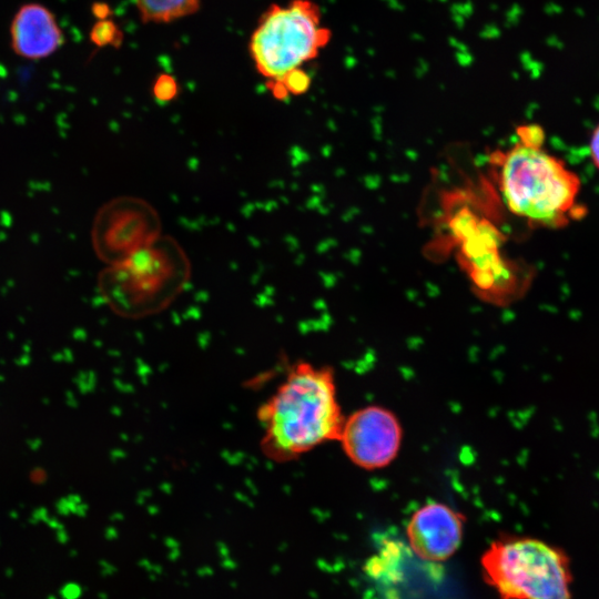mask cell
Instances as JSON below:
<instances>
[{
  "label": "cell",
  "instance_id": "obj_12",
  "mask_svg": "<svg viewBox=\"0 0 599 599\" xmlns=\"http://www.w3.org/2000/svg\"><path fill=\"white\" fill-rule=\"evenodd\" d=\"M116 38H121V35H118V29L111 20L99 21L91 31V40L100 47L114 44Z\"/></svg>",
  "mask_w": 599,
  "mask_h": 599
},
{
  "label": "cell",
  "instance_id": "obj_5",
  "mask_svg": "<svg viewBox=\"0 0 599 599\" xmlns=\"http://www.w3.org/2000/svg\"><path fill=\"white\" fill-rule=\"evenodd\" d=\"M321 10L311 0L272 4L260 17L248 50L257 70L267 81H277L314 59L329 41Z\"/></svg>",
  "mask_w": 599,
  "mask_h": 599
},
{
  "label": "cell",
  "instance_id": "obj_2",
  "mask_svg": "<svg viewBox=\"0 0 599 599\" xmlns=\"http://www.w3.org/2000/svg\"><path fill=\"white\" fill-rule=\"evenodd\" d=\"M544 140L520 139L506 152L497 151L499 191L507 209L531 225L559 229L582 214L577 209L578 174L542 148Z\"/></svg>",
  "mask_w": 599,
  "mask_h": 599
},
{
  "label": "cell",
  "instance_id": "obj_8",
  "mask_svg": "<svg viewBox=\"0 0 599 599\" xmlns=\"http://www.w3.org/2000/svg\"><path fill=\"white\" fill-rule=\"evenodd\" d=\"M464 528L465 516L461 512L444 502H427L417 508L407 521L408 547L424 561H446L459 549Z\"/></svg>",
  "mask_w": 599,
  "mask_h": 599
},
{
  "label": "cell",
  "instance_id": "obj_9",
  "mask_svg": "<svg viewBox=\"0 0 599 599\" xmlns=\"http://www.w3.org/2000/svg\"><path fill=\"white\" fill-rule=\"evenodd\" d=\"M10 48L28 61H41L59 51L65 35L55 13L40 2H26L12 16L9 26Z\"/></svg>",
  "mask_w": 599,
  "mask_h": 599
},
{
  "label": "cell",
  "instance_id": "obj_14",
  "mask_svg": "<svg viewBox=\"0 0 599 599\" xmlns=\"http://www.w3.org/2000/svg\"><path fill=\"white\" fill-rule=\"evenodd\" d=\"M589 152L595 166L599 170V123L593 129L589 140Z\"/></svg>",
  "mask_w": 599,
  "mask_h": 599
},
{
  "label": "cell",
  "instance_id": "obj_7",
  "mask_svg": "<svg viewBox=\"0 0 599 599\" xmlns=\"http://www.w3.org/2000/svg\"><path fill=\"white\" fill-rule=\"evenodd\" d=\"M403 429L389 409L370 405L345 417L339 438L343 451L356 466L374 470L389 465L398 455Z\"/></svg>",
  "mask_w": 599,
  "mask_h": 599
},
{
  "label": "cell",
  "instance_id": "obj_4",
  "mask_svg": "<svg viewBox=\"0 0 599 599\" xmlns=\"http://www.w3.org/2000/svg\"><path fill=\"white\" fill-rule=\"evenodd\" d=\"M480 566L501 599H572L569 556L539 538L501 536L481 555Z\"/></svg>",
  "mask_w": 599,
  "mask_h": 599
},
{
  "label": "cell",
  "instance_id": "obj_10",
  "mask_svg": "<svg viewBox=\"0 0 599 599\" xmlns=\"http://www.w3.org/2000/svg\"><path fill=\"white\" fill-rule=\"evenodd\" d=\"M200 0H136L140 18L144 23H170L194 14Z\"/></svg>",
  "mask_w": 599,
  "mask_h": 599
},
{
  "label": "cell",
  "instance_id": "obj_1",
  "mask_svg": "<svg viewBox=\"0 0 599 599\" xmlns=\"http://www.w3.org/2000/svg\"><path fill=\"white\" fill-rule=\"evenodd\" d=\"M260 446L266 458L286 463L322 444L338 440L345 417L334 372L308 362L293 364L258 407Z\"/></svg>",
  "mask_w": 599,
  "mask_h": 599
},
{
  "label": "cell",
  "instance_id": "obj_6",
  "mask_svg": "<svg viewBox=\"0 0 599 599\" xmlns=\"http://www.w3.org/2000/svg\"><path fill=\"white\" fill-rule=\"evenodd\" d=\"M162 236L156 209L139 196L122 195L103 204L91 229L92 247L105 265L120 263Z\"/></svg>",
  "mask_w": 599,
  "mask_h": 599
},
{
  "label": "cell",
  "instance_id": "obj_11",
  "mask_svg": "<svg viewBox=\"0 0 599 599\" xmlns=\"http://www.w3.org/2000/svg\"><path fill=\"white\" fill-rule=\"evenodd\" d=\"M267 82H277L284 87L287 93L291 95H301L304 94L311 87V77L301 68L295 69L286 73L282 79L277 81H267Z\"/></svg>",
  "mask_w": 599,
  "mask_h": 599
},
{
  "label": "cell",
  "instance_id": "obj_3",
  "mask_svg": "<svg viewBox=\"0 0 599 599\" xmlns=\"http://www.w3.org/2000/svg\"><path fill=\"white\" fill-rule=\"evenodd\" d=\"M192 266L185 250L167 235L129 258L106 265L98 290L119 316L142 318L170 306L190 282Z\"/></svg>",
  "mask_w": 599,
  "mask_h": 599
},
{
  "label": "cell",
  "instance_id": "obj_13",
  "mask_svg": "<svg viewBox=\"0 0 599 599\" xmlns=\"http://www.w3.org/2000/svg\"><path fill=\"white\" fill-rule=\"evenodd\" d=\"M153 94L160 102H170L177 95V83L175 79L169 74L160 75L154 85Z\"/></svg>",
  "mask_w": 599,
  "mask_h": 599
}]
</instances>
